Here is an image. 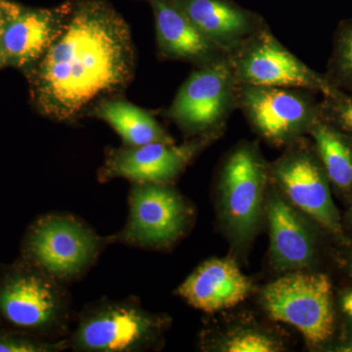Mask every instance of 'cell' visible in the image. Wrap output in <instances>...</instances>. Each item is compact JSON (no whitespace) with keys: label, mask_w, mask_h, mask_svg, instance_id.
Masks as SVG:
<instances>
[{"label":"cell","mask_w":352,"mask_h":352,"mask_svg":"<svg viewBox=\"0 0 352 352\" xmlns=\"http://www.w3.org/2000/svg\"><path fill=\"white\" fill-rule=\"evenodd\" d=\"M131 29L105 0L72 2L63 29L38 61L34 87L43 115L76 119L101 96L124 89L133 78Z\"/></svg>","instance_id":"cell-1"},{"label":"cell","mask_w":352,"mask_h":352,"mask_svg":"<svg viewBox=\"0 0 352 352\" xmlns=\"http://www.w3.org/2000/svg\"><path fill=\"white\" fill-rule=\"evenodd\" d=\"M168 325V317L148 311L134 298H102L82 308L67 342L76 352L144 351L159 346Z\"/></svg>","instance_id":"cell-2"},{"label":"cell","mask_w":352,"mask_h":352,"mask_svg":"<svg viewBox=\"0 0 352 352\" xmlns=\"http://www.w3.org/2000/svg\"><path fill=\"white\" fill-rule=\"evenodd\" d=\"M31 264L0 284V314L14 327L41 339L66 340L72 321L68 286Z\"/></svg>","instance_id":"cell-3"},{"label":"cell","mask_w":352,"mask_h":352,"mask_svg":"<svg viewBox=\"0 0 352 352\" xmlns=\"http://www.w3.org/2000/svg\"><path fill=\"white\" fill-rule=\"evenodd\" d=\"M106 247L105 237L80 217L65 212L39 217L25 242L31 263L66 286L82 279Z\"/></svg>","instance_id":"cell-4"},{"label":"cell","mask_w":352,"mask_h":352,"mask_svg":"<svg viewBox=\"0 0 352 352\" xmlns=\"http://www.w3.org/2000/svg\"><path fill=\"white\" fill-rule=\"evenodd\" d=\"M261 300L271 318L300 331L310 346L323 351L333 340L337 311L328 275L293 271L266 285Z\"/></svg>","instance_id":"cell-5"},{"label":"cell","mask_w":352,"mask_h":352,"mask_svg":"<svg viewBox=\"0 0 352 352\" xmlns=\"http://www.w3.org/2000/svg\"><path fill=\"white\" fill-rule=\"evenodd\" d=\"M194 215L189 201L170 184L131 183L126 224L105 240L108 245L164 251L186 235Z\"/></svg>","instance_id":"cell-6"},{"label":"cell","mask_w":352,"mask_h":352,"mask_svg":"<svg viewBox=\"0 0 352 352\" xmlns=\"http://www.w3.org/2000/svg\"><path fill=\"white\" fill-rule=\"evenodd\" d=\"M270 179L294 207L340 245L349 242L339 208L333 201L332 187L314 142L302 136L289 144L284 154L270 164Z\"/></svg>","instance_id":"cell-7"},{"label":"cell","mask_w":352,"mask_h":352,"mask_svg":"<svg viewBox=\"0 0 352 352\" xmlns=\"http://www.w3.org/2000/svg\"><path fill=\"white\" fill-rule=\"evenodd\" d=\"M228 59L238 85L303 88L325 98L344 94L325 74L314 71L285 47L266 23L231 51Z\"/></svg>","instance_id":"cell-8"},{"label":"cell","mask_w":352,"mask_h":352,"mask_svg":"<svg viewBox=\"0 0 352 352\" xmlns=\"http://www.w3.org/2000/svg\"><path fill=\"white\" fill-rule=\"evenodd\" d=\"M238 85L228 56L199 66L178 90L168 117L187 136L219 133L238 107Z\"/></svg>","instance_id":"cell-9"},{"label":"cell","mask_w":352,"mask_h":352,"mask_svg":"<svg viewBox=\"0 0 352 352\" xmlns=\"http://www.w3.org/2000/svg\"><path fill=\"white\" fill-rule=\"evenodd\" d=\"M315 92L303 88L238 85V108L252 129L275 146H288L321 119Z\"/></svg>","instance_id":"cell-10"},{"label":"cell","mask_w":352,"mask_h":352,"mask_svg":"<svg viewBox=\"0 0 352 352\" xmlns=\"http://www.w3.org/2000/svg\"><path fill=\"white\" fill-rule=\"evenodd\" d=\"M270 166L256 142H244L227 157L220 175L222 214L231 235L247 242L258 230Z\"/></svg>","instance_id":"cell-11"},{"label":"cell","mask_w":352,"mask_h":352,"mask_svg":"<svg viewBox=\"0 0 352 352\" xmlns=\"http://www.w3.org/2000/svg\"><path fill=\"white\" fill-rule=\"evenodd\" d=\"M217 135L195 136L182 145L153 142L108 148L97 178L100 183L124 178L131 183L170 184Z\"/></svg>","instance_id":"cell-12"},{"label":"cell","mask_w":352,"mask_h":352,"mask_svg":"<svg viewBox=\"0 0 352 352\" xmlns=\"http://www.w3.org/2000/svg\"><path fill=\"white\" fill-rule=\"evenodd\" d=\"M302 214L279 194H272L267 201L270 258L277 270H302L314 263L317 233Z\"/></svg>","instance_id":"cell-13"},{"label":"cell","mask_w":352,"mask_h":352,"mask_svg":"<svg viewBox=\"0 0 352 352\" xmlns=\"http://www.w3.org/2000/svg\"><path fill=\"white\" fill-rule=\"evenodd\" d=\"M252 289V280L235 261L212 258L197 267L176 294L197 309L214 314L244 302Z\"/></svg>","instance_id":"cell-14"},{"label":"cell","mask_w":352,"mask_h":352,"mask_svg":"<svg viewBox=\"0 0 352 352\" xmlns=\"http://www.w3.org/2000/svg\"><path fill=\"white\" fill-rule=\"evenodd\" d=\"M71 1L52 9H25L6 25L0 44L7 62L24 67L47 52L63 29Z\"/></svg>","instance_id":"cell-15"},{"label":"cell","mask_w":352,"mask_h":352,"mask_svg":"<svg viewBox=\"0 0 352 352\" xmlns=\"http://www.w3.org/2000/svg\"><path fill=\"white\" fill-rule=\"evenodd\" d=\"M156 28L159 54L164 59L210 63L228 54L215 45L171 0H147Z\"/></svg>","instance_id":"cell-16"},{"label":"cell","mask_w":352,"mask_h":352,"mask_svg":"<svg viewBox=\"0 0 352 352\" xmlns=\"http://www.w3.org/2000/svg\"><path fill=\"white\" fill-rule=\"evenodd\" d=\"M212 43L227 54L264 24L258 14L233 0H171Z\"/></svg>","instance_id":"cell-17"},{"label":"cell","mask_w":352,"mask_h":352,"mask_svg":"<svg viewBox=\"0 0 352 352\" xmlns=\"http://www.w3.org/2000/svg\"><path fill=\"white\" fill-rule=\"evenodd\" d=\"M332 190L352 203V135L319 119L308 132Z\"/></svg>","instance_id":"cell-18"},{"label":"cell","mask_w":352,"mask_h":352,"mask_svg":"<svg viewBox=\"0 0 352 352\" xmlns=\"http://www.w3.org/2000/svg\"><path fill=\"white\" fill-rule=\"evenodd\" d=\"M90 115L107 122L127 147L175 143L151 113L122 99H103L92 107Z\"/></svg>","instance_id":"cell-19"},{"label":"cell","mask_w":352,"mask_h":352,"mask_svg":"<svg viewBox=\"0 0 352 352\" xmlns=\"http://www.w3.org/2000/svg\"><path fill=\"white\" fill-rule=\"evenodd\" d=\"M325 76L338 89L352 95V18L340 21L336 29Z\"/></svg>","instance_id":"cell-20"},{"label":"cell","mask_w":352,"mask_h":352,"mask_svg":"<svg viewBox=\"0 0 352 352\" xmlns=\"http://www.w3.org/2000/svg\"><path fill=\"white\" fill-rule=\"evenodd\" d=\"M280 344L268 333L254 329H242L229 335L222 342L220 351L227 352H274Z\"/></svg>","instance_id":"cell-21"},{"label":"cell","mask_w":352,"mask_h":352,"mask_svg":"<svg viewBox=\"0 0 352 352\" xmlns=\"http://www.w3.org/2000/svg\"><path fill=\"white\" fill-rule=\"evenodd\" d=\"M336 311L342 321V333L331 340L323 351L352 352V285L340 289L335 296Z\"/></svg>","instance_id":"cell-22"},{"label":"cell","mask_w":352,"mask_h":352,"mask_svg":"<svg viewBox=\"0 0 352 352\" xmlns=\"http://www.w3.org/2000/svg\"><path fill=\"white\" fill-rule=\"evenodd\" d=\"M320 111L322 120L352 135V95L344 94L337 98L324 97Z\"/></svg>","instance_id":"cell-23"},{"label":"cell","mask_w":352,"mask_h":352,"mask_svg":"<svg viewBox=\"0 0 352 352\" xmlns=\"http://www.w3.org/2000/svg\"><path fill=\"white\" fill-rule=\"evenodd\" d=\"M21 7L7 0H0V38L8 23L20 12Z\"/></svg>","instance_id":"cell-24"},{"label":"cell","mask_w":352,"mask_h":352,"mask_svg":"<svg viewBox=\"0 0 352 352\" xmlns=\"http://www.w3.org/2000/svg\"><path fill=\"white\" fill-rule=\"evenodd\" d=\"M344 251L340 256V263L344 265V270L349 273V276L352 278V241H349L346 244H342Z\"/></svg>","instance_id":"cell-25"},{"label":"cell","mask_w":352,"mask_h":352,"mask_svg":"<svg viewBox=\"0 0 352 352\" xmlns=\"http://www.w3.org/2000/svg\"><path fill=\"white\" fill-rule=\"evenodd\" d=\"M342 224H344V229L346 226L349 227L352 235V203L349 206V212L346 215V219L342 220ZM349 241H352V236L349 238Z\"/></svg>","instance_id":"cell-26"},{"label":"cell","mask_w":352,"mask_h":352,"mask_svg":"<svg viewBox=\"0 0 352 352\" xmlns=\"http://www.w3.org/2000/svg\"><path fill=\"white\" fill-rule=\"evenodd\" d=\"M6 63H7L6 53H4L3 50H2L1 44H0V67Z\"/></svg>","instance_id":"cell-27"}]
</instances>
